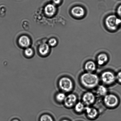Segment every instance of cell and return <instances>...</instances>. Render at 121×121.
Wrapping results in <instances>:
<instances>
[{"instance_id":"cell-20","label":"cell","mask_w":121,"mask_h":121,"mask_svg":"<svg viewBox=\"0 0 121 121\" xmlns=\"http://www.w3.org/2000/svg\"><path fill=\"white\" fill-rule=\"evenodd\" d=\"M57 43V41L56 39L54 38H52L50 39L48 41V45L51 47L55 46Z\"/></svg>"},{"instance_id":"cell-6","label":"cell","mask_w":121,"mask_h":121,"mask_svg":"<svg viewBox=\"0 0 121 121\" xmlns=\"http://www.w3.org/2000/svg\"><path fill=\"white\" fill-rule=\"evenodd\" d=\"M95 98V95L92 92H88L83 95L82 97L83 103L85 105L89 106L94 103Z\"/></svg>"},{"instance_id":"cell-12","label":"cell","mask_w":121,"mask_h":121,"mask_svg":"<svg viewBox=\"0 0 121 121\" xmlns=\"http://www.w3.org/2000/svg\"><path fill=\"white\" fill-rule=\"evenodd\" d=\"M85 68L86 72L92 73L96 69V64L93 61H87L85 64Z\"/></svg>"},{"instance_id":"cell-5","label":"cell","mask_w":121,"mask_h":121,"mask_svg":"<svg viewBox=\"0 0 121 121\" xmlns=\"http://www.w3.org/2000/svg\"><path fill=\"white\" fill-rule=\"evenodd\" d=\"M104 104L108 107L114 108L118 105L119 99L115 95L107 94L104 97Z\"/></svg>"},{"instance_id":"cell-23","label":"cell","mask_w":121,"mask_h":121,"mask_svg":"<svg viewBox=\"0 0 121 121\" xmlns=\"http://www.w3.org/2000/svg\"><path fill=\"white\" fill-rule=\"evenodd\" d=\"M53 2L55 4H59L61 0H53Z\"/></svg>"},{"instance_id":"cell-4","label":"cell","mask_w":121,"mask_h":121,"mask_svg":"<svg viewBox=\"0 0 121 121\" xmlns=\"http://www.w3.org/2000/svg\"><path fill=\"white\" fill-rule=\"evenodd\" d=\"M101 79L104 84L110 85L113 84L116 80V75L110 71H106L103 72L101 76Z\"/></svg>"},{"instance_id":"cell-18","label":"cell","mask_w":121,"mask_h":121,"mask_svg":"<svg viewBox=\"0 0 121 121\" xmlns=\"http://www.w3.org/2000/svg\"><path fill=\"white\" fill-rule=\"evenodd\" d=\"M40 121H54L52 117L49 115H43L40 118Z\"/></svg>"},{"instance_id":"cell-17","label":"cell","mask_w":121,"mask_h":121,"mask_svg":"<svg viewBox=\"0 0 121 121\" xmlns=\"http://www.w3.org/2000/svg\"><path fill=\"white\" fill-rule=\"evenodd\" d=\"M66 96L65 93L63 92H60L58 93L56 96V99L59 102H64Z\"/></svg>"},{"instance_id":"cell-21","label":"cell","mask_w":121,"mask_h":121,"mask_svg":"<svg viewBox=\"0 0 121 121\" xmlns=\"http://www.w3.org/2000/svg\"><path fill=\"white\" fill-rule=\"evenodd\" d=\"M116 80L121 84V71H119L116 75Z\"/></svg>"},{"instance_id":"cell-25","label":"cell","mask_w":121,"mask_h":121,"mask_svg":"<svg viewBox=\"0 0 121 121\" xmlns=\"http://www.w3.org/2000/svg\"><path fill=\"white\" fill-rule=\"evenodd\" d=\"M13 121H19L17 119H15V120H13Z\"/></svg>"},{"instance_id":"cell-2","label":"cell","mask_w":121,"mask_h":121,"mask_svg":"<svg viewBox=\"0 0 121 121\" xmlns=\"http://www.w3.org/2000/svg\"><path fill=\"white\" fill-rule=\"evenodd\" d=\"M107 26L111 30H116L121 24V19L115 15H110L105 20Z\"/></svg>"},{"instance_id":"cell-8","label":"cell","mask_w":121,"mask_h":121,"mask_svg":"<svg viewBox=\"0 0 121 121\" xmlns=\"http://www.w3.org/2000/svg\"><path fill=\"white\" fill-rule=\"evenodd\" d=\"M85 110L87 117L91 119H94L98 116V111L94 108L87 106L85 107Z\"/></svg>"},{"instance_id":"cell-22","label":"cell","mask_w":121,"mask_h":121,"mask_svg":"<svg viewBox=\"0 0 121 121\" xmlns=\"http://www.w3.org/2000/svg\"><path fill=\"white\" fill-rule=\"evenodd\" d=\"M117 13L118 15L121 17V4L118 7L117 9Z\"/></svg>"},{"instance_id":"cell-16","label":"cell","mask_w":121,"mask_h":121,"mask_svg":"<svg viewBox=\"0 0 121 121\" xmlns=\"http://www.w3.org/2000/svg\"><path fill=\"white\" fill-rule=\"evenodd\" d=\"M85 105L83 102H79L75 105L74 110L77 112H82L85 109Z\"/></svg>"},{"instance_id":"cell-24","label":"cell","mask_w":121,"mask_h":121,"mask_svg":"<svg viewBox=\"0 0 121 121\" xmlns=\"http://www.w3.org/2000/svg\"><path fill=\"white\" fill-rule=\"evenodd\" d=\"M62 121H70L67 120L65 119V120H63Z\"/></svg>"},{"instance_id":"cell-19","label":"cell","mask_w":121,"mask_h":121,"mask_svg":"<svg viewBox=\"0 0 121 121\" xmlns=\"http://www.w3.org/2000/svg\"><path fill=\"white\" fill-rule=\"evenodd\" d=\"M25 54L27 56L30 57L33 55L34 51L31 48H27L25 51Z\"/></svg>"},{"instance_id":"cell-14","label":"cell","mask_w":121,"mask_h":121,"mask_svg":"<svg viewBox=\"0 0 121 121\" xmlns=\"http://www.w3.org/2000/svg\"><path fill=\"white\" fill-rule=\"evenodd\" d=\"M49 50V45L47 43H43L40 46L39 51L41 55L44 56L48 54Z\"/></svg>"},{"instance_id":"cell-11","label":"cell","mask_w":121,"mask_h":121,"mask_svg":"<svg viewBox=\"0 0 121 121\" xmlns=\"http://www.w3.org/2000/svg\"><path fill=\"white\" fill-rule=\"evenodd\" d=\"M44 11L47 16L52 17L55 14L56 11V8L54 4H48L45 7Z\"/></svg>"},{"instance_id":"cell-13","label":"cell","mask_w":121,"mask_h":121,"mask_svg":"<svg viewBox=\"0 0 121 121\" xmlns=\"http://www.w3.org/2000/svg\"><path fill=\"white\" fill-rule=\"evenodd\" d=\"M108 89L106 86L104 85L98 86L96 90L97 94L100 97H104L107 94Z\"/></svg>"},{"instance_id":"cell-15","label":"cell","mask_w":121,"mask_h":121,"mask_svg":"<svg viewBox=\"0 0 121 121\" xmlns=\"http://www.w3.org/2000/svg\"><path fill=\"white\" fill-rule=\"evenodd\" d=\"M108 57L105 54H99L97 58V62L99 65H102L105 64L108 60Z\"/></svg>"},{"instance_id":"cell-7","label":"cell","mask_w":121,"mask_h":121,"mask_svg":"<svg viewBox=\"0 0 121 121\" xmlns=\"http://www.w3.org/2000/svg\"><path fill=\"white\" fill-rule=\"evenodd\" d=\"M77 101L76 96L75 95L72 93L66 96L64 102L66 107L71 108L75 105Z\"/></svg>"},{"instance_id":"cell-10","label":"cell","mask_w":121,"mask_h":121,"mask_svg":"<svg viewBox=\"0 0 121 121\" xmlns=\"http://www.w3.org/2000/svg\"><path fill=\"white\" fill-rule=\"evenodd\" d=\"M19 43L20 46L24 48H28L30 44V40L28 36L25 35L20 37L19 39Z\"/></svg>"},{"instance_id":"cell-9","label":"cell","mask_w":121,"mask_h":121,"mask_svg":"<svg viewBox=\"0 0 121 121\" xmlns=\"http://www.w3.org/2000/svg\"><path fill=\"white\" fill-rule=\"evenodd\" d=\"M72 15L76 17H81L84 16L85 13L83 8L80 6L74 7L71 10Z\"/></svg>"},{"instance_id":"cell-3","label":"cell","mask_w":121,"mask_h":121,"mask_svg":"<svg viewBox=\"0 0 121 121\" xmlns=\"http://www.w3.org/2000/svg\"><path fill=\"white\" fill-rule=\"evenodd\" d=\"M59 84L60 89L64 92H70L73 89V82L70 79L67 77L61 78L59 81Z\"/></svg>"},{"instance_id":"cell-1","label":"cell","mask_w":121,"mask_h":121,"mask_svg":"<svg viewBox=\"0 0 121 121\" xmlns=\"http://www.w3.org/2000/svg\"><path fill=\"white\" fill-rule=\"evenodd\" d=\"M80 80L82 85L85 87L92 89L96 87L98 85L99 79L96 74L86 72L82 75Z\"/></svg>"}]
</instances>
